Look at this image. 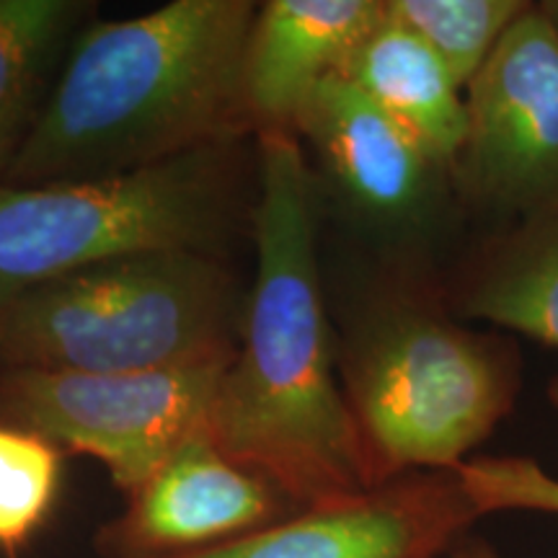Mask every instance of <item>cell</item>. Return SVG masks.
Returning a JSON list of instances; mask_svg holds the SVG:
<instances>
[{
  "label": "cell",
  "instance_id": "obj_1",
  "mask_svg": "<svg viewBox=\"0 0 558 558\" xmlns=\"http://www.w3.org/2000/svg\"><path fill=\"white\" fill-rule=\"evenodd\" d=\"M256 275L205 427L298 509L378 486L337 378L316 259V181L292 132L259 135Z\"/></svg>",
  "mask_w": 558,
  "mask_h": 558
},
{
  "label": "cell",
  "instance_id": "obj_2",
  "mask_svg": "<svg viewBox=\"0 0 558 558\" xmlns=\"http://www.w3.org/2000/svg\"><path fill=\"white\" fill-rule=\"evenodd\" d=\"M256 11L251 0H173L88 26L0 184L117 177L233 143L248 130L241 68Z\"/></svg>",
  "mask_w": 558,
  "mask_h": 558
},
{
  "label": "cell",
  "instance_id": "obj_3",
  "mask_svg": "<svg viewBox=\"0 0 558 558\" xmlns=\"http://www.w3.org/2000/svg\"><path fill=\"white\" fill-rule=\"evenodd\" d=\"M337 362L375 484L456 471L509 416L520 390L518 344L469 329L422 290L369 300Z\"/></svg>",
  "mask_w": 558,
  "mask_h": 558
},
{
  "label": "cell",
  "instance_id": "obj_4",
  "mask_svg": "<svg viewBox=\"0 0 558 558\" xmlns=\"http://www.w3.org/2000/svg\"><path fill=\"white\" fill-rule=\"evenodd\" d=\"M246 300L205 251H148L39 284L0 311V369L148 373L228 365Z\"/></svg>",
  "mask_w": 558,
  "mask_h": 558
},
{
  "label": "cell",
  "instance_id": "obj_5",
  "mask_svg": "<svg viewBox=\"0 0 558 558\" xmlns=\"http://www.w3.org/2000/svg\"><path fill=\"white\" fill-rule=\"evenodd\" d=\"M228 148L104 179L0 184V311L101 262L148 251L215 254L233 213Z\"/></svg>",
  "mask_w": 558,
  "mask_h": 558
},
{
  "label": "cell",
  "instance_id": "obj_6",
  "mask_svg": "<svg viewBox=\"0 0 558 558\" xmlns=\"http://www.w3.org/2000/svg\"><path fill=\"white\" fill-rule=\"evenodd\" d=\"M228 365L148 373L0 369V424L34 432L62 452L96 458L130 497L205 427Z\"/></svg>",
  "mask_w": 558,
  "mask_h": 558
},
{
  "label": "cell",
  "instance_id": "obj_7",
  "mask_svg": "<svg viewBox=\"0 0 558 558\" xmlns=\"http://www.w3.org/2000/svg\"><path fill=\"white\" fill-rule=\"evenodd\" d=\"M460 197L501 226L558 194V37L533 3L465 88Z\"/></svg>",
  "mask_w": 558,
  "mask_h": 558
},
{
  "label": "cell",
  "instance_id": "obj_8",
  "mask_svg": "<svg viewBox=\"0 0 558 558\" xmlns=\"http://www.w3.org/2000/svg\"><path fill=\"white\" fill-rule=\"evenodd\" d=\"M478 518L458 471H414L177 558H448Z\"/></svg>",
  "mask_w": 558,
  "mask_h": 558
},
{
  "label": "cell",
  "instance_id": "obj_9",
  "mask_svg": "<svg viewBox=\"0 0 558 558\" xmlns=\"http://www.w3.org/2000/svg\"><path fill=\"white\" fill-rule=\"evenodd\" d=\"M295 512L284 494L226 456L199 427L130 494L120 518L99 530L96 548L104 558L190 556Z\"/></svg>",
  "mask_w": 558,
  "mask_h": 558
},
{
  "label": "cell",
  "instance_id": "obj_10",
  "mask_svg": "<svg viewBox=\"0 0 558 558\" xmlns=\"http://www.w3.org/2000/svg\"><path fill=\"white\" fill-rule=\"evenodd\" d=\"M305 137L339 197L369 226L411 233L435 218L450 173L344 75H329L300 109Z\"/></svg>",
  "mask_w": 558,
  "mask_h": 558
},
{
  "label": "cell",
  "instance_id": "obj_11",
  "mask_svg": "<svg viewBox=\"0 0 558 558\" xmlns=\"http://www.w3.org/2000/svg\"><path fill=\"white\" fill-rule=\"evenodd\" d=\"M383 19V0H269L256 11L241 68L248 128L292 132L300 109Z\"/></svg>",
  "mask_w": 558,
  "mask_h": 558
},
{
  "label": "cell",
  "instance_id": "obj_12",
  "mask_svg": "<svg viewBox=\"0 0 558 558\" xmlns=\"http://www.w3.org/2000/svg\"><path fill=\"white\" fill-rule=\"evenodd\" d=\"M450 311L558 347V194L473 251L450 290Z\"/></svg>",
  "mask_w": 558,
  "mask_h": 558
},
{
  "label": "cell",
  "instance_id": "obj_13",
  "mask_svg": "<svg viewBox=\"0 0 558 558\" xmlns=\"http://www.w3.org/2000/svg\"><path fill=\"white\" fill-rule=\"evenodd\" d=\"M339 75L401 124L452 179L469 132L463 88L422 39L388 19L386 3L378 26L354 47Z\"/></svg>",
  "mask_w": 558,
  "mask_h": 558
},
{
  "label": "cell",
  "instance_id": "obj_14",
  "mask_svg": "<svg viewBox=\"0 0 558 558\" xmlns=\"http://www.w3.org/2000/svg\"><path fill=\"white\" fill-rule=\"evenodd\" d=\"M83 9L75 0H0V177L37 122Z\"/></svg>",
  "mask_w": 558,
  "mask_h": 558
},
{
  "label": "cell",
  "instance_id": "obj_15",
  "mask_svg": "<svg viewBox=\"0 0 558 558\" xmlns=\"http://www.w3.org/2000/svg\"><path fill=\"white\" fill-rule=\"evenodd\" d=\"M388 19L418 37L469 88L505 34L533 9L530 0H383Z\"/></svg>",
  "mask_w": 558,
  "mask_h": 558
},
{
  "label": "cell",
  "instance_id": "obj_16",
  "mask_svg": "<svg viewBox=\"0 0 558 558\" xmlns=\"http://www.w3.org/2000/svg\"><path fill=\"white\" fill-rule=\"evenodd\" d=\"M62 452L34 432L0 424V550L16 556L50 518Z\"/></svg>",
  "mask_w": 558,
  "mask_h": 558
},
{
  "label": "cell",
  "instance_id": "obj_17",
  "mask_svg": "<svg viewBox=\"0 0 558 558\" xmlns=\"http://www.w3.org/2000/svg\"><path fill=\"white\" fill-rule=\"evenodd\" d=\"M550 399L558 407V380L550 383ZM456 471L481 518L492 512L558 514V478L538 460L484 456L469 458Z\"/></svg>",
  "mask_w": 558,
  "mask_h": 558
},
{
  "label": "cell",
  "instance_id": "obj_18",
  "mask_svg": "<svg viewBox=\"0 0 558 558\" xmlns=\"http://www.w3.org/2000/svg\"><path fill=\"white\" fill-rule=\"evenodd\" d=\"M448 558H501V556L484 541L463 538L456 548L450 550Z\"/></svg>",
  "mask_w": 558,
  "mask_h": 558
},
{
  "label": "cell",
  "instance_id": "obj_19",
  "mask_svg": "<svg viewBox=\"0 0 558 558\" xmlns=\"http://www.w3.org/2000/svg\"><path fill=\"white\" fill-rule=\"evenodd\" d=\"M538 11L543 13V19L548 21V26L556 32V37H558V0H541Z\"/></svg>",
  "mask_w": 558,
  "mask_h": 558
}]
</instances>
